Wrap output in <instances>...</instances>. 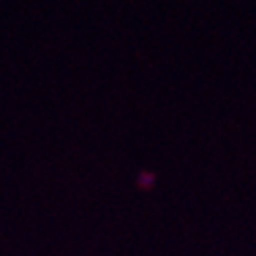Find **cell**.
<instances>
[{"label": "cell", "mask_w": 256, "mask_h": 256, "mask_svg": "<svg viewBox=\"0 0 256 256\" xmlns=\"http://www.w3.org/2000/svg\"><path fill=\"white\" fill-rule=\"evenodd\" d=\"M136 184H138L140 190L148 192V190H152V188L156 186V175L152 173V171H148V169H144V171H140V173H138Z\"/></svg>", "instance_id": "1"}]
</instances>
